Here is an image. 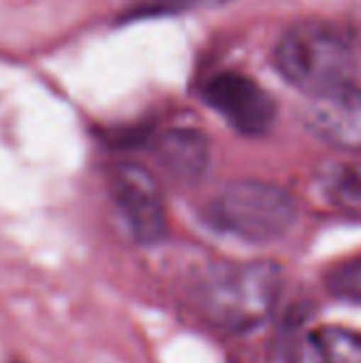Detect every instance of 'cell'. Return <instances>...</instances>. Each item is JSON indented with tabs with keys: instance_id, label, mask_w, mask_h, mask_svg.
<instances>
[{
	"instance_id": "30bf717a",
	"label": "cell",
	"mask_w": 361,
	"mask_h": 363,
	"mask_svg": "<svg viewBox=\"0 0 361 363\" xmlns=\"http://www.w3.org/2000/svg\"><path fill=\"white\" fill-rule=\"evenodd\" d=\"M327 287L334 296L361 304V257L337 264L327 274Z\"/></svg>"
},
{
	"instance_id": "6da1fadb",
	"label": "cell",
	"mask_w": 361,
	"mask_h": 363,
	"mask_svg": "<svg viewBox=\"0 0 361 363\" xmlns=\"http://www.w3.org/2000/svg\"><path fill=\"white\" fill-rule=\"evenodd\" d=\"M282 291V269L272 262H231L213 267L196 287L206 321L226 334L252 331L274 311Z\"/></svg>"
},
{
	"instance_id": "9c48e42d",
	"label": "cell",
	"mask_w": 361,
	"mask_h": 363,
	"mask_svg": "<svg viewBox=\"0 0 361 363\" xmlns=\"http://www.w3.org/2000/svg\"><path fill=\"white\" fill-rule=\"evenodd\" d=\"M314 363H361V334L344 326H324L312 334Z\"/></svg>"
},
{
	"instance_id": "5b68a950",
	"label": "cell",
	"mask_w": 361,
	"mask_h": 363,
	"mask_svg": "<svg viewBox=\"0 0 361 363\" xmlns=\"http://www.w3.org/2000/svg\"><path fill=\"white\" fill-rule=\"evenodd\" d=\"M203 101L238 134L262 136L277 119V101L257 79L240 72H218L203 86Z\"/></svg>"
},
{
	"instance_id": "7a4b0ae2",
	"label": "cell",
	"mask_w": 361,
	"mask_h": 363,
	"mask_svg": "<svg viewBox=\"0 0 361 363\" xmlns=\"http://www.w3.org/2000/svg\"><path fill=\"white\" fill-rule=\"evenodd\" d=\"M274 69L304 96L354 84L357 52L352 40L324 20H299L279 35L272 50Z\"/></svg>"
},
{
	"instance_id": "8992f818",
	"label": "cell",
	"mask_w": 361,
	"mask_h": 363,
	"mask_svg": "<svg viewBox=\"0 0 361 363\" xmlns=\"http://www.w3.org/2000/svg\"><path fill=\"white\" fill-rule=\"evenodd\" d=\"M302 121L319 141L347 153H361V89L337 86L322 94L304 96Z\"/></svg>"
},
{
	"instance_id": "ba28073f",
	"label": "cell",
	"mask_w": 361,
	"mask_h": 363,
	"mask_svg": "<svg viewBox=\"0 0 361 363\" xmlns=\"http://www.w3.org/2000/svg\"><path fill=\"white\" fill-rule=\"evenodd\" d=\"M324 196L342 213L361 218V161H344L324 173Z\"/></svg>"
},
{
	"instance_id": "52a82bcc",
	"label": "cell",
	"mask_w": 361,
	"mask_h": 363,
	"mask_svg": "<svg viewBox=\"0 0 361 363\" xmlns=\"http://www.w3.org/2000/svg\"><path fill=\"white\" fill-rule=\"evenodd\" d=\"M154 158L161 171L181 186H193L211 166V144L198 129L174 126L154 141Z\"/></svg>"
},
{
	"instance_id": "277c9868",
	"label": "cell",
	"mask_w": 361,
	"mask_h": 363,
	"mask_svg": "<svg viewBox=\"0 0 361 363\" xmlns=\"http://www.w3.org/2000/svg\"><path fill=\"white\" fill-rule=\"evenodd\" d=\"M109 196L124 235L136 245H154L169 230L166 201L159 181L139 163H119L111 171Z\"/></svg>"
},
{
	"instance_id": "3957f363",
	"label": "cell",
	"mask_w": 361,
	"mask_h": 363,
	"mask_svg": "<svg viewBox=\"0 0 361 363\" xmlns=\"http://www.w3.org/2000/svg\"><path fill=\"white\" fill-rule=\"evenodd\" d=\"M297 198L287 188L257 178L223 183L203 206L213 230L243 242H272L297 220Z\"/></svg>"
}]
</instances>
